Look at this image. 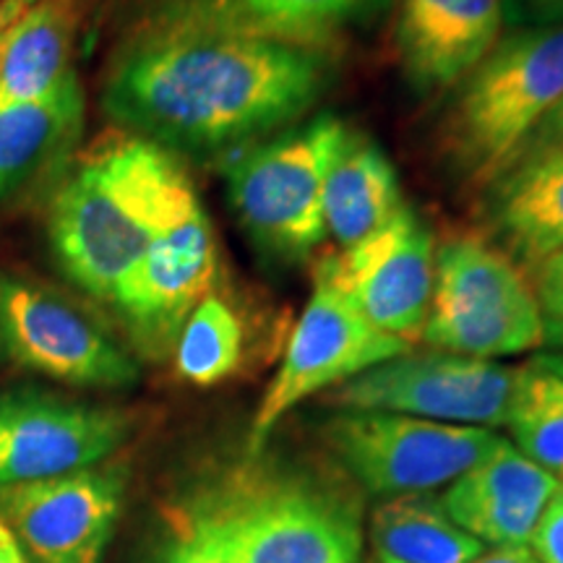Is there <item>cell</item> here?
Listing matches in <instances>:
<instances>
[{
    "mask_svg": "<svg viewBox=\"0 0 563 563\" xmlns=\"http://www.w3.org/2000/svg\"><path fill=\"white\" fill-rule=\"evenodd\" d=\"M321 60L238 21L183 16L154 26L112 66L102 104L112 121L167 152L217 154L311 110Z\"/></svg>",
    "mask_w": 563,
    "mask_h": 563,
    "instance_id": "6da1fadb",
    "label": "cell"
},
{
    "mask_svg": "<svg viewBox=\"0 0 563 563\" xmlns=\"http://www.w3.org/2000/svg\"><path fill=\"white\" fill-rule=\"evenodd\" d=\"M175 514L173 530L222 563H363L355 496L258 454L217 475Z\"/></svg>",
    "mask_w": 563,
    "mask_h": 563,
    "instance_id": "7a4b0ae2",
    "label": "cell"
},
{
    "mask_svg": "<svg viewBox=\"0 0 563 563\" xmlns=\"http://www.w3.org/2000/svg\"><path fill=\"white\" fill-rule=\"evenodd\" d=\"M201 209L178 159L146 139L97 146L51 209V243L84 292L110 300L118 282L175 222Z\"/></svg>",
    "mask_w": 563,
    "mask_h": 563,
    "instance_id": "3957f363",
    "label": "cell"
},
{
    "mask_svg": "<svg viewBox=\"0 0 563 563\" xmlns=\"http://www.w3.org/2000/svg\"><path fill=\"white\" fill-rule=\"evenodd\" d=\"M563 100V24L511 30L470 74L452 146L477 180H496Z\"/></svg>",
    "mask_w": 563,
    "mask_h": 563,
    "instance_id": "277c9868",
    "label": "cell"
},
{
    "mask_svg": "<svg viewBox=\"0 0 563 563\" xmlns=\"http://www.w3.org/2000/svg\"><path fill=\"white\" fill-rule=\"evenodd\" d=\"M545 319L525 272L475 235L435 249L433 292L420 340L433 350L498 361L543 347Z\"/></svg>",
    "mask_w": 563,
    "mask_h": 563,
    "instance_id": "5b68a950",
    "label": "cell"
},
{
    "mask_svg": "<svg viewBox=\"0 0 563 563\" xmlns=\"http://www.w3.org/2000/svg\"><path fill=\"white\" fill-rule=\"evenodd\" d=\"M347 136L340 118L321 115L230 162L228 201L258 249L300 262L323 243V183Z\"/></svg>",
    "mask_w": 563,
    "mask_h": 563,
    "instance_id": "8992f818",
    "label": "cell"
},
{
    "mask_svg": "<svg viewBox=\"0 0 563 563\" xmlns=\"http://www.w3.org/2000/svg\"><path fill=\"white\" fill-rule=\"evenodd\" d=\"M321 435L344 473L382 498L452 485L501 441L490 428L363 410L334 412Z\"/></svg>",
    "mask_w": 563,
    "mask_h": 563,
    "instance_id": "52a82bcc",
    "label": "cell"
},
{
    "mask_svg": "<svg viewBox=\"0 0 563 563\" xmlns=\"http://www.w3.org/2000/svg\"><path fill=\"white\" fill-rule=\"evenodd\" d=\"M0 361L84 389H125L139 365L81 306L24 274L0 272Z\"/></svg>",
    "mask_w": 563,
    "mask_h": 563,
    "instance_id": "ba28073f",
    "label": "cell"
},
{
    "mask_svg": "<svg viewBox=\"0 0 563 563\" xmlns=\"http://www.w3.org/2000/svg\"><path fill=\"white\" fill-rule=\"evenodd\" d=\"M517 371L454 352H405L327 391L340 410L410 415L449 426H506Z\"/></svg>",
    "mask_w": 563,
    "mask_h": 563,
    "instance_id": "9c48e42d",
    "label": "cell"
},
{
    "mask_svg": "<svg viewBox=\"0 0 563 563\" xmlns=\"http://www.w3.org/2000/svg\"><path fill=\"white\" fill-rule=\"evenodd\" d=\"M410 350V342L378 332L340 292L316 282L287 344L285 361L253 415L249 454H262L277 422L300 402L332 391L373 365Z\"/></svg>",
    "mask_w": 563,
    "mask_h": 563,
    "instance_id": "30bf717a",
    "label": "cell"
},
{
    "mask_svg": "<svg viewBox=\"0 0 563 563\" xmlns=\"http://www.w3.org/2000/svg\"><path fill=\"white\" fill-rule=\"evenodd\" d=\"M433 232L410 207H402L382 230L342 253L319 262L323 282L378 332L418 342L433 292Z\"/></svg>",
    "mask_w": 563,
    "mask_h": 563,
    "instance_id": "8fae6325",
    "label": "cell"
},
{
    "mask_svg": "<svg viewBox=\"0 0 563 563\" xmlns=\"http://www.w3.org/2000/svg\"><path fill=\"white\" fill-rule=\"evenodd\" d=\"M125 439L129 418L112 407L40 389L0 391V488L97 467Z\"/></svg>",
    "mask_w": 563,
    "mask_h": 563,
    "instance_id": "7c38bea8",
    "label": "cell"
},
{
    "mask_svg": "<svg viewBox=\"0 0 563 563\" xmlns=\"http://www.w3.org/2000/svg\"><path fill=\"white\" fill-rule=\"evenodd\" d=\"M125 470L97 464L0 488V517L32 563H102L121 519Z\"/></svg>",
    "mask_w": 563,
    "mask_h": 563,
    "instance_id": "4fadbf2b",
    "label": "cell"
},
{
    "mask_svg": "<svg viewBox=\"0 0 563 563\" xmlns=\"http://www.w3.org/2000/svg\"><path fill=\"white\" fill-rule=\"evenodd\" d=\"M214 274V235L203 209H196L146 249L110 302L136 347L157 361L175 350L183 323L209 295Z\"/></svg>",
    "mask_w": 563,
    "mask_h": 563,
    "instance_id": "5bb4252c",
    "label": "cell"
},
{
    "mask_svg": "<svg viewBox=\"0 0 563 563\" xmlns=\"http://www.w3.org/2000/svg\"><path fill=\"white\" fill-rule=\"evenodd\" d=\"M561 485L553 473L501 439L488 456L449 485L441 504L485 548H527L540 514Z\"/></svg>",
    "mask_w": 563,
    "mask_h": 563,
    "instance_id": "9a60e30c",
    "label": "cell"
},
{
    "mask_svg": "<svg viewBox=\"0 0 563 563\" xmlns=\"http://www.w3.org/2000/svg\"><path fill=\"white\" fill-rule=\"evenodd\" d=\"M501 26V0H402L399 53L422 89H446L473 74Z\"/></svg>",
    "mask_w": 563,
    "mask_h": 563,
    "instance_id": "2e32d148",
    "label": "cell"
},
{
    "mask_svg": "<svg viewBox=\"0 0 563 563\" xmlns=\"http://www.w3.org/2000/svg\"><path fill=\"white\" fill-rule=\"evenodd\" d=\"M490 224L522 266L532 269L563 249V152L519 154L493 180Z\"/></svg>",
    "mask_w": 563,
    "mask_h": 563,
    "instance_id": "e0dca14e",
    "label": "cell"
},
{
    "mask_svg": "<svg viewBox=\"0 0 563 563\" xmlns=\"http://www.w3.org/2000/svg\"><path fill=\"white\" fill-rule=\"evenodd\" d=\"M84 129V91L76 74L34 102L0 108V201L66 157Z\"/></svg>",
    "mask_w": 563,
    "mask_h": 563,
    "instance_id": "ac0fdd59",
    "label": "cell"
},
{
    "mask_svg": "<svg viewBox=\"0 0 563 563\" xmlns=\"http://www.w3.org/2000/svg\"><path fill=\"white\" fill-rule=\"evenodd\" d=\"M74 0H40L0 30V108L34 102L70 74Z\"/></svg>",
    "mask_w": 563,
    "mask_h": 563,
    "instance_id": "d6986e66",
    "label": "cell"
},
{
    "mask_svg": "<svg viewBox=\"0 0 563 563\" xmlns=\"http://www.w3.org/2000/svg\"><path fill=\"white\" fill-rule=\"evenodd\" d=\"M399 178L389 157L350 133L323 183V224L342 249L365 241L402 209Z\"/></svg>",
    "mask_w": 563,
    "mask_h": 563,
    "instance_id": "ffe728a7",
    "label": "cell"
},
{
    "mask_svg": "<svg viewBox=\"0 0 563 563\" xmlns=\"http://www.w3.org/2000/svg\"><path fill=\"white\" fill-rule=\"evenodd\" d=\"M371 540L382 563H473L488 551L428 493L378 504L371 514Z\"/></svg>",
    "mask_w": 563,
    "mask_h": 563,
    "instance_id": "44dd1931",
    "label": "cell"
},
{
    "mask_svg": "<svg viewBox=\"0 0 563 563\" xmlns=\"http://www.w3.org/2000/svg\"><path fill=\"white\" fill-rule=\"evenodd\" d=\"M506 426L527 460L563 475V378L530 363L517 371Z\"/></svg>",
    "mask_w": 563,
    "mask_h": 563,
    "instance_id": "7402d4cb",
    "label": "cell"
},
{
    "mask_svg": "<svg viewBox=\"0 0 563 563\" xmlns=\"http://www.w3.org/2000/svg\"><path fill=\"white\" fill-rule=\"evenodd\" d=\"M243 361V327L220 295H207L175 342V368L188 384L214 386Z\"/></svg>",
    "mask_w": 563,
    "mask_h": 563,
    "instance_id": "603a6c76",
    "label": "cell"
},
{
    "mask_svg": "<svg viewBox=\"0 0 563 563\" xmlns=\"http://www.w3.org/2000/svg\"><path fill=\"white\" fill-rule=\"evenodd\" d=\"M253 24L264 32L308 34L340 26L371 0H238Z\"/></svg>",
    "mask_w": 563,
    "mask_h": 563,
    "instance_id": "cb8c5ba5",
    "label": "cell"
},
{
    "mask_svg": "<svg viewBox=\"0 0 563 563\" xmlns=\"http://www.w3.org/2000/svg\"><path fill=\"white\" fill-rule=\"evenodd\" d=\"M527 545L538 563H563V485L540 514Z\"/></svg>",
    "mask_w": 563,
    "mask_h": 563,
    "instance_id": "d4e9b609",
    "label": "cell"
},
{
    "mask_svg": "<svg viewBox=\"0 0 563 563\" xmlns=\"http://www.w3.org/2000/svg\"><path fill=\"white\" fill-rule=\"evenodd\" d=\"M532 290L545 321H563V249L532 266Z\"/></svg>",
    "mask_w": 563,
    "mask_h": 563,
    "instance_id": "484cf974",
    "label": "cell"
},
{
    "mask_svg": "<svg viewBox=\"0 0 563 563\" xmlns=\"http://www.w3.org/2000/svg\"><path fill=\"white\" fill-rule=\"evenodd\" d=\"M504 24L509 30L563 24V0H501Z\"/></svg>",
    "mask_w": 563,
    "mask_h": 563,
    "instance_id": "4316f807",
    "label": "cell"
},
{
    "mask_svg": "<svg viewBox=\"0 0 563 563\" xmlns=\"http://www.w3.org/2000/svg\"><path fill=\"white\" fill-rule=\"evenodd\" d=\"M530 152H563V100L548 112L545 121L534 129L530 141L519 154Z\"/></svg>",
    "mask_w": 563,
    "mask_h": 563,
    "instance_id": "83f0119b",
    "label": "cell"
},
{
    "mask_svg": "<svg viewBox=\"0 0 563 563\" xmlns=\"http://www.w3.org/2000/svg\"><path fill=\"white\" fill-rule=\"evenodd\" d=\"M157 563H222L220 559H214L209 551L196 543V540L188 538L178 530H173V543L162 551Z\"/></svg>",
    "mask_w": 563,
    "mask_h": 563,
    "instance_id": "f1b7e54d",
    "label": "cell"
},
{
    "mask_svg": "<svg viewBox=\"0 0 563 563\" xmlns=\"http://www.w3.org/2000/svg\"><path fill=\"white\" fill-rule=\"evenodd\" d=\"M0 563H32L24 548L19 545L16 534L3 522V517H0Z\"/></svg>",
    "mask_w": 563,
    "mask_h": 563,
    "instance_id": "f546056e",
    "label": "cell"
},
{
    "mask_svg": "<svg viewBox=\"0 0 563 563\" xmlns=\"http://www.w3.org/2000/svg\"><path fill=\"white\" fill-rule=\"evenodd\" d=\"M473 563H538L530 548H493Z\"/></svg>",
    "mask_w": 563,
    "mask_h": 563,
    "instance_id": "4dcf8cb0",
    "label": "cell"
},
{
    "mask_svg": "<svg viewBox=\"0 0 563 563\" xmlns=\"http://www.w3.org/2000/svg\"><path fill=\"white\" fill-rule=\"evenodd\" d=\"M532 363L538 368H545L555 373V376L563 378V350H551V352H540V355L532 357Z\"/></svg>",
    "mask_w": 563,
    "mask_h": 563,
    "instance_id": "1f68e13d",
    "label": "cell"
},
{
    "mask_svg": "<svg viewBox=\"0 0 563 563\" xmlns=\"http://www.w3.org/2000/svg\"><path fill=\"white\" fill-rule=\"evenodd\" d=\"M543 347L563 350V321H545Z\"/></svg>",
    "mask_w": 563,
    "mask_h": 563,
    "instance_id": "d6a6232c",
    "label": "cell"
},
{
    "mask_svg": "<svg viewBox=\"0 0 563 563\" xmlns=\"http://www.w3.org/2000/svg\"><path fill=\"white\" fill-rule=\"evenodd\" d=\"M26 3H32V0H26Z\"/></svg>",
    "mask_w": 563,
    "mask_h": 563,
    "instance_id": "836d02e7",
    "label": "cell"
}]
</instances>
